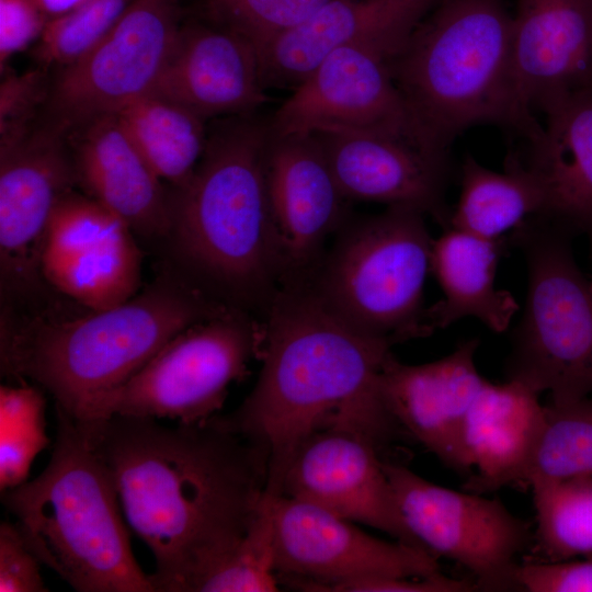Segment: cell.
<instances>
[{
  "instance_id": "5bb4252c",
  "label": "cell",
  "mask_w": 592,
  "mask_h": 592,
  "mask_svg": "<svg viewBox=\"0 0 592 592\" xmlns=\"http://www.w3.org/2000/svg\"><path fill=\"white\" fill-rule=\"evenodd\" d=\"M38 265L62 294L90 310H101L137 294L141 252L121 217L71 190L54 207Z\"/></svg>"
},
{
  "instance_id": "cb8c5ba5",
  "label": "cell",
  "mask_w": 592,
  "mask_h": 592,
  "mask_svg": "<svg viewBox=\"0 0 592 592\" xmlns=\"http://www.w3.org/2000/svg\"><path fill=\"white\" fill-rule=\"evenodd\" d=\"M538 396L514 380L485 383L462 433L466 462L476 469L467 490L481 493L509 485L524 486L544 423L545 406Z\"/></svg>"
},
{
  "instance_id": "ffe728a7",
  "label": "cell",
  "mask_w": 592,
  "mask_h": 592,
  "mask_svg": "<svg viewBox=\"0 0 592 592\" xmlns=\"http://www.w3.org/2000/svg\"><path fill=\"white\" fill-rule=\"evenodd\" d=\"M440 0H330L259 52L264 88L295 89L328 56L360 43L405 45Z\"/></svg>"
},
{
  "instance_id": "d6986e66",
  "label": "cell",
  "mask_w": 592,
  "mask_h": 592,
  "mask_svg": "<svg viewBox=\"0 0 592 592\" xmlns=\"http://www.w3.org/2000/svg\"><path fill=\"white\" fill-rule=\"evenodd\" d=\"M151 93L207 122L260 112L271 100L252 44L185 16Z\"/></svg>"
},
{
  "instance_id": "f35d334b",
  "label": "cell",
  "mask_w": 592,
  "mask_h": 592,
  "mask_svg": "<svg viewBox=\"0 0 592 592\" xmlns=\"http://www.w3.org/2000/svg\"><path fill=\"white\" fill-rule=\"evenodd\" d=\"M479 590L475 581L448 578L441 572L417 578L378 577L328 587L325 592H467Z\"/></svg>"
},
{
  "instance_id": "60d3db41",
  "label": "cell",
  "mask_w": 592,
  "mask_h": 592,
  "mask_svg": "<svg viewBox=\"0 0 592 592\" xmlns=\"http://www.w3.org/2000/svg\"><path fill=\"white\" fill-rule=\"evenodd\" d=\"M591 283H592V280H591Z\"/></svg>"
},
{
  "instance_id": "2e32d148",
  "label": "cell",
  "mask_w": 592,
  "mask_h": 592,
  "mask_svg": "<svg viewBox=\"0 0 592 592\" xmlns=\"http://www.w3.org/2000/svg\"><path fill=\"white\" fill-rule=\"evenodd\" d=\"M265 170L285 263L284 283L305 281L330 237L351 217V202L340 191L316 133L272 129Z\"/></svg>"
},
{
  "instance_id": "8fae6325",
  "label": "cell",
  "mask_w": 592,
  "mask_h": 592,
  "mask_svg": "<svg viewBox=\"0 0 592 592\" xmlns=\"http://www.w3.org/2000/svg\"><path fill=\"white\" fill-rule=\"evenodd\" d=\"M400 514L419 544L475 576L479 590L515 588L517 557L532 544L530 524L498 499L459 492L384 460Z\"/></svg>"
},
{
  "instance_id": "f1b7e54d",
  "label": "cell",
  "mask_w": 592,
  "mask_h": 592,
  "mask_svg": "<svg viewBox=\"0 0 592 592\" xmlns=\"http://www.w3.org/2000/svg\"><path fill=\"white\" fill-rule=\"evenodd\" d=\"M534 544L547 561L592 554V477L533 482Z\"/></svg>"
},
{
  "instance_id": "6da1fadb",
  "label": "cell",
  "mask_w": 592,
  "mask_h": 592,
  "mask_svg": "<svg viewBox=\"0 0 592 592\" xmlns=\"http://www.w3.org/2000/svg\"><path fill=\"white\" fill-rule=\"evenodd\" d=\"M88 425L129 528L155 559V591L196 592L257 515L265 453L220 415L191 424L112 415Z\"/></svg>"
},
{
  "instance_id": "7c38bea8",
  "label": "cell",
  "mask_w": 592,
  "mask_h": 592,
  "mask_svg": "<svg viewBox=\"0 0 592 592\" xmlns=\"http://www.w3.org/2000/svg\"><path fill=\"white\" fill-rule=\"evenodd\" d=\"M278 581L303 591L378 577L441 572L437 556L369 535L330 511L287 496L267 497Z\"/></svg>"
},
{
  "instance_id": "f546056e",
  "label": "cell",
  "mask_w": 592,
  "mask_h": 592,
  "mask_svg": "<svg viewBox=\"0 0 592 592\" xmlns=\"http://www.w3.org/2000/svg\"><path fill=\"white\" fill-rule=\"evenodd\" d=\"M592 477V395L545 405L542 433L524 486Z\"/></svg>"
},
{
  "instance_id": "ab89813d",
  "label": "cell",
  "mask_w": 592,
  "mask_h": 592,
  "mask_svg": "<svg viewBox=\"0 0 592 592\" xmlns=\"http://www.w3.org/2000/svg\"><path fill=\"white\" fill-rule=\"evenodd\" d=\"M86 0H39L49 20L61 16L78 8Z\"/></svg>"
},
{
  "instance_id": "e575fe53",
  "label": "cell",
  "mask_w": 592,
  "mask_h": 592,
  "mask_svg": "<svg viewBox=\"0 0 592 592\" xmlns=\"http://www.w3.org/2000/svg\"><path fill=\"white\" fill-rule=\"evenodd\" d=\"M50 80L42 68L5 73L0 84V144L32 129L42 118Z\"/></svg>"
},
{
  "instance_id": "4316f807",
  "label": "cell",
  "mask_w": 592,
  "mask_h": 592,
  "mask_svg": "<svg viewBox=\"0 0 592 592\" xmlns=\"http://www.w3.org/2000/svg\"><path fill=\"white\" fill-rule=\"evenodd\" d=\"M546 197L538 177L510 155L497 172L467 155L462 164L460 194L447 227L500 240L528 218L544 216Z\"/></svg>"
},
{
  "instance_id": "9c48e42d",
  "label": "cell",
  "mask_w": 592,
  "mask_h": 592,
  "mask_svg": "<svg viewBox=\"0 0 592 592\" xmlns=\"http://www.w3.org/2000/svg\"><path fill=\"white\" fill-rule=\"evenodd\" d=\"M262 333V321L237 308L192 325L104 399L99 421L115 414L183 424L213 418L229 386L259 358Z\"/></svg>"
},
{
  "instance_id": "44dd1931",
  "label": "cell",
  "mask_w": 592,
  "mask_h": 592,
  "mask_svg": "<svg viewBox=\"0 0 592 592\" xmlns=\"http://www.w3.org/2000/svg\"><path fill=\"white\" fill-rule=\"evenodd\" d=\"M512 70L528 113L592 86V0H516Z\"/></svg>"
},
{
  "instance_id": "9a60e30c",
  "label": "cell",
  "mask_w": 592,
  "mask_h": 592,
  "mask_svg": "<svg viewBox=\"0 0 592 592\" xmlns=\"http://www.w3.org/2000/svg\"><path fill=\"white\" fill-rule=\"evenodd\" d=\"M379 448L371 435L358 429L323 428L309 435L294 453L281 494L425 549L400 514Z\"/></svg>"
},
{
  "instance_id": "3957f363",
  "label": "cell",
  "mask_w": 592,
  "mask_h": 592,
  "mask_svg": "<svg viewBox=\"0 0 592 592\" xmlns=\"http://www.w3.org/2000/svg\"><path fill=\"white\" fill-rule=\"evenodd\" d=\"M272 126L260 112L208 122L203 155L172 192V235L203 281L263 318L285 280L267 183Z\"/></svg>"
},
{
  "instance_id": "83f0119b",
  "label": "cell",
  "mask_w": 592,
  "mask_h": 592,
  "mask_svg": "<svg viewBox=\"0 0 592 592\" xmlns=\"http://www.w3.org/2000/svg\"><path fill=\"white\" fill-rule=\"evenodd\" d=\"M116 116L164 182L174 189L191 177L206 146L207 121L153 93L127 105Z\"/></svg>"
},
{
  "instance_id": "4dcf8cb0",
  "label": "cell",
  "mask_w": 592,
  "mask_h": 592,
  "mask_svg": "<svg viewBox=\"0 0 592 592\" xmlns=\"http://www.w3.org/2000/svg\"><path fill=\"white\" fill-rule=\"evenodd\" d=\"M46 400L31 385L0 387V489L25 481L35 457L49 444Z\"/></svg>"
},
{
  "instance_id": "7402d4cb",
  "label": "cell",
  "mask_w": 592,
  "mask_h": 592,
  "mask_svg": "<svg viewBox=\"0 0 592 592\" xmlns=\"http://www.w3.org/2000/svg\"><path fill=\"white\" fill-rule=\"evenodd\" d=\"M77 183L68 136L42 119L0 144V250L5 266L38 260L57 202Z\"/></svg>"
},
{
  "instance_id": "ac0fdd59",
  "label": "cell",
  "mask_w": 592,
  "mask_h": 592,
  "mask_svg": "<svg viewBox=\"0 0 592 592\" xmlns=\"http://www.w3.org/2000/svg\"><path fill=\"white\" fill-rule=\"evenodd\" d=\"M478 344L467 340L448 355L419 365L390 353L380 375L384 402L400 429L462 474L470 470L462 442L465 418L487 382L475 363Z\"/></svg>"
},
{
  "instance_id": "d4e9b609",
  "label": "cell",
  "mask_w": 592,
  "mask_h": 592,
  "mask_svg": "<svg viewBox=\"0 0 592 592\" xmlns=\"http://www.w3.org/2000/svg\"><path fill=\"white\" fill-rule=\"evenodd\" d=\"M546 124L530 141L528 168L540 180L544 218L592 238V86L546 106Z\"/></svg>"
},
{
  "instance_id": "ba28073f",
  "label": "cell",
  "mask_w": 592,
  "mask_h": 592,
  "mask_svg": "<svg viewBox=\"0 0 592 592\" xmlns=\"http://www.w3.org/2000/svg\"><path fill=\"white\" fill-rule=\"evenodd\" d=\"M569 236L540 216L514 230L525 255L527 292L506 380L547 391L550 403L592 395V283L576 262Z\"/></svg>"
},
{
  "instance_id": "4fadbf2b",
  "label": "cell",
  "mask_w": 592,
  "mask_h": 592,
  "mask_svg": "<svg viewBox=\"0 0 592 592\" xmlns=\"http://www.w3.org/2000/svg\"><path fill=\"white\" fill-rule=\"evenodd\" d=\"M402 47L367 42L335 50L270 115L273 132L382 134L441 152L423 139L394 82L390 61Z\"/></svg>"
},
{
  "instance_id": "d6a6232c",
  "label": "cell",
  "mask_w": 592,
  "mask_h": 592,
  "mask_svg": "<svg viewBox=\"0 0 592 592\" xmlns=\"http://www.w3.org/2000/svg\"><path fill=\"white\" fill-rule=\"evenodd\" d=\"M273 528L267 498L232 553L198 585L196 592L278 591Z\"/></svg>"
},
{
  "instance_id": "5b68a950",
  "label": "cell",
  "mask_w": 592,
  "mask_h": 592,
  "mask_svg": "<svg viewBox=\"0 0 592 592\" xmlns=\"http://www.w3.org/2000/svg\"><path fill=\"white\" fill-rule=\"evenodd\" d=\"M228 308L198 287L160 281L111 308L5 338L2 369L47 389L72 420L96 422L104 399L167 342Z\"/></svg>"
},
{
  "instance_id": "1f68e13d",
  "label": "cell",
  "mask_w": 592,
  "mask_h": 592,
  "mask_svg": "<svg viewBox=\"0 0 592 592\" xmlns=\"http://www.w3.org/2000/svg\"><path fill=\"white\" fill-rule=\"evenodd\" d=\"M330 0H183L184 16L231 32L259 52Z\"/></svg>"
},
{
  "instance_id": "8d00e7d4",
  "label": "cell",
  "mask_w": 592,
  "mask_h": 592,
  "mask_svg": "<svg viewBox=\"0 0 592 592\" xmlns=\"http://www.w3.org/2000/svg\"><path fill=\"white\" fill-rule=\"evenodd\" d=\"M514 585L527 592H592V559L519 563Z\"/></svg>"
},
{
  "instance_id": "7a4b0ae2",
  "label": "cell",
  "mask_w": 592,
  "mask_h": 592,
  "mask_svg": "<svg viewBox=\"0 0 592 592\" xmlns=\"http://www.w3.org/2000/svg\"><path fill=\"white\" fill-rule=\"evenodd\" d=\"M258 380L224 423L267 458L265 494L281 496L298 446L332 425L358 429L382 447L401 430L380 390L392 343L328 310L304 281L282 285L262 319Z\"/></svg>"
},
{
  "instance_id": "74e56055",
  "label": "cell",
  "mask_w": 592,
  "mask_h": 592,
  "mask_svg": "<svg viewBox=\"0 0 592 592\" xmlns=\"http://www.w3.org/2000/svg\"><path fill=\"white\" fill-rule=\"evenodd\" d=\"M48 15L39 0H0V66L16 53L38 41Z\"/></svg>"
},
{
  "instance_id": "484cf974",
  "label": "cell",
  "mask_w": 592,
  "mask_h": 592,
  "mask_svg": "<svg viewBox=\"0 0 592 592\" xmlns=\"http://www.w3.org/2000/svg\"><path fill=\"white\" fill-rule=\"evenodd\" d=\"M503 239H486L446 227L432 244L431 272L443 297L426 308L433 332L463 318H476L493 332L510 326L520 306L514 296L496 286Z\"/></svg>"
},
{
  "instance_id": "277c9868",
  "label": "cell",
  "mask_w": 592,
  "mask_h": 592,
  "mask_svg": "<svg viewBox=\"0 0 592 592\" xmlns=\"http://www.w3.org/2000/svg\"><path fill=\"white\" fill-rule=\"evenodd\" d=\"M513 18L502 0H440L390 61L426 144L448 153L470 127L494 124L527 140L543 126L520 104L512 70Z\"/></svg>"
},
{
  "instance_id": "d590c367",
  "label": "cell",
  "mask_w": 592,
  "mask_h": 592,
  "mask_svg": "<svg viewBox=\"0 0 592 592\" xmlns=\"http://www.w3.org/2000/svg\"><path fill=\"white\" fill-rule=\"evenodd\" d=\"M41 560L16 523L0 525V592H45Z\"/></svg>"
},
{
  "instance_id": "603a6c76",
  "label": "cell",
  "mask_w": 592,
  "mask_h": 592,
  "mask_svg": "<svg viewBox=\"0 0 592 592\" xmlns=\"http://www.w3.org/2000/svg\"><path fill=\"white\" fill-rule=\"evenodd\" d=\"M77 183L143 236L172 231V194L132 141L116 114L68 135Z\"/></svg>"
},
{
  "instance_id": "30bf717a",
  "label": "cell",
  "mask_w": 592,
  "mask_h": 592,
  "mask_svg": "<svg viewBox=\"0 0 592 592\" xmlns=\"http://www.w3.org/2000/svg\"><path fill=\"white\" fill-rule=\"evenodd\" d=\"M183 19V0H135L101 39L58 68L42 121L68 136L151 93Z\"/></svg>"
},
{
  "instance_id": "e0dca14e",
  "label": "cell",
  "mask_w": 592,
  "mask_h": 592,
  "mask_svg": "<svg viewBox=\"0 0 592 592\" xmlns=\"http://www.w3.org/2000/svg\"><path fill=\"white\" fill-rule=\"evenodd\" d=\"M328 162L349 202L408 206L447 227L448 155L382 134L319 132Z\"/></svg>"
},
{
  "instance_id": "52a82bcc",
  "label": "cell",
  "mask_w": 592,
  "mask_h": 592,
  "mask_svg": "<svg viewBox=\"0 0 592 592\" xmlns=\"http://www.w3.org/2000/svg\"><path fill=\"white\" fill-rule=\"evenodd\" d=\"M424 216L408 206L351 216L304 282L363 334L392 344L429 335L423 293L433 239Z\"/></svg>"
},
{
  "instance_id": "836d02e7",
  "label": "cell",
  "mask_w": 592,
  "mask_h": 592,
  "mask_svg": "<svg viewBox=\"0 0 592 592\" xmlns=\"http://www.w3.org/2000/svg\"><path fill=\"white\" fill-rule=\"evenodd\" d=\"M135 0H86L48 21L35 47L43 67L70 64L101 39Z\"/></svg>"
},
{
  "instance_id": "8992f818",
  "label": "cell",
  "mask_w": 592,
  "mask_h": 592,
  "mask_svg": "<svg viewBox=\"0 0 592 592\" xmlns=\"http://www.w3.org/2000/svg\"><path fill=\"white\" fill-rule=\"evenodd\" d=\"M54 448L31 481L1 491L45 565L79 592H156L134 557L113 476L87 424L56 409Z\"/></svg>"
}]
</instances>
